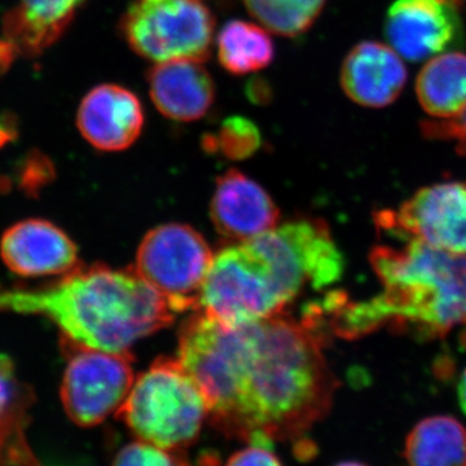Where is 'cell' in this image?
Instances as JSON below:
<instances>
[{
    "label": "cell",
    "mask_w": 466,
    "mask_h": 466,
    "mask_svg": "<svg viewBox=\"0 0 466 466\" xmlns=\"http://www.w3.org/2000/svg\"><path fill=\"white\" fill-rule=\"evenodd\" d=\"M375 222L383 231L408 241L466 256V184L444 182L425 187L398 210L376 213Z\"/></svg>",
    "instance_id": "30bf717a"
},
{
    "label": "cell",
    "mask_w": 466,
    "mask_h": 466,
    "mask_svg": "<svg viewBox=\"0 0 466 466\" xmlns=\"http://www.w3.org/2000/svg\"><path fill=\"white\" fill-rule=\"evenodd\" d=\"M288 305L265 257L244 241L214 256L198 309L225 327L238 328L283 314Z\"/></svg>",
    "instance_id": "5b68a950"
},
{
    "label": "cell",
    "mask_w": 466,
    "mask_h": 466,
    "mask_svg": "<svg viewBox=\"0 0 466 466\" xmlns=\"http://www.w3.org/2000/svg\"><path fill=\"white\" fill-rule=\"evenodd\" d=\"M0 257L14 274L24 278L66 275L78 265V248L54 223L26 219L3 233Z\"/></svg>",
    "instance_id": "7c38bea8"
},
{
    "label": "cell",
    "mask_w": 466,
    "mask_h": 466,
    "mask_svg": "<svg viewBox=\"0 0 466 466\" xmlns=\"http://www.w3.org/2000/svg\"><path fill=\"white\" fill-rule=\"evenodd\" d=\"M112 466H192L179 451L159 449L137 441L116 452Z\"/></svg>",
    "instance_id": "cb8c5ba5"
},
{
    "label": "cell",
    "mask_w": 466,
    "mask_h": 466,
    "mask_svg": "<svg viewBox=\"0 0 466 466\" xmlns=\"http://www.w3.org/2000/svg\"><path fill=\"white\" fill-rule=\"evenodd\" d=\"M116 415L137 441L180 451L198 441L208 407L200 385L182 361L161 358L135 380Z\"/></svg>",
    "instance_id": "277c9868"
},
{
    "label": "cell",
    "mask_w": 466,
    "mask_h": 466,
    "mask_svg": "<svg viewBox=\"0 0 466 466\" xmlns=\"http://www.w3.org/2000/svg\"><path fill=\"white\" fill-rule=\"evenodd\" d=\"M251 16L267 30L284 36L305 33L314 24L325 0H244Z\"/></svg>",
    "instance_id": "7402d4cb"
},
{
    "label": "cell",
    "mask_w": 466,
    "mask_h": 466,
    "mask_svg": "<svg viewBox=\"0 0 466 466\" xmlns=\"http://www.w3.org/2000/svg\"><path fill=\"white\" fill-rule=\"evenodd\" d=\"M86 0H20L3 17V34L18 54L36 56L58 41Z\"/></svg>",
    "instance_id": "e0dca14e"
},
{
    "label": "cell",
    "mask_w": 466,
    "mask_h": 466,
    "mask_svg": "<svg viewBox=\"0 0 466 466\" xmlns=\"http://www.w3.org/2000/svg\"><path fill=\"white\" fill-rule=\"evenodd\" d=\"M0 312L50 319L69 345L110 352H128L177 314L135 269L106 266L75 269L48 287L0 288Z\"/></svg>",
    "instance_id": "3957f363"
},
{
    "label": "cell",
    "mask_w": 466,
    "mask_h": 466,
    "mask_svg": "<svg viewBox=\"0 0 466 466\" xmlns=\"http://www.w3.org/2000/svg\"><path fill=\"white\" fill-rule=\"evenodd\" d=\"M334 466H368V465L363 464V462H359V461H342V462H339V464H337Z\"/></svg>",
    "instance_id": "f546056e"
},
{
    "label": "cell",
    "mask_w": 466,
    "mask_h": 466,
    "mask_svg": "<svg viewBox=\"0 0 466 466\" xmlns=\"http://www.w3.org/2000/svg\"><path fill=\"white\" fill-rule=\"evenodd\" d=\"M421 127L426 137L456 143L460 155H466V109L453 118L425 121Z\"/></svg>",
    "instance_id": "d4e9b609"
},
{
    "label": "cell",
    "mask_w": 466,
    "mask_h": 466,
    "mask_svg": "<svg viewBox=\"0 0 466 466\" xmlns=\"http://www.w3.org/2000/svg\"><path fill=\"white\" fill-rule=\"evenodd\" d=\"M34 392L20 381L14 363L0 355V466H43L26 440Z\"/></svg>",
    "instance_id": "ac0fdd59"
},
{
    "label": "cell",
    "mask_w": 466,
    "mask_h": 466,
    "mask_svg": "<svg viewBox=\"0 0 466 466\" xmlns=\"http://www.w3.org/2000/svg\"><path fill=\"white\" fill-rule=\"evenodd\" d=\"M327 339L305 317L228 328L198 314L180 330L177 359L200 385L218 431L272 447L300 440L329 413L339 382L325 359Z\"/></svg>",
    "instance_id": "6da1fadb"
},
{
    "label": "cell",
    "mask_w": 466,
    "mask_h": 466,
    "mask_svg": "<svg viewBox=\"0 0 466 466\" xmlns=\"http://www.w3.org/2000/svg\"><path fill=\"white\" fill-rule=\"evenodd\" d=\"M202 61L157 63L148 72L150 99L158 112L179 122L202 118L216 99V86Z\"/></svg>",
    "instance_id": "2e32d148"
},
{
    "label": "cell",
    "mask_w": 466,
    "mask_h": 466,
    "mask_svg": "<svg viewBox=\"0 0 466 466\" xmlns=\"http://www.w3.org/2000/svg\"><path fill=\"white\" fill-rule=\"evenodd\" d=\"M17 55L16 47L8 39H0V76L8 72Z\"/></svg>",
    "instance_id": "4316f807"
},
{
    "label": "cell",
    "mask_w": 466,
    "mask_h": 466,
    "mask_svg": "<svg viewBox=\"0 0 466 466\" xmlns=\"http://www.w3.org/2000/svg\"><path fill=\"white\" fill-rule=\"evenodd\" d=\"M382 290L351 300L342 291L315 303L325 329L345 339L390 328L422 339H443L455 329L466 346V256L433 249L419 241L380 245L370 256Z\"/></svg>",
    "instance_id": "7a4b0ae2"
},
{
    "label": "cell",
    "mask_w": 466,
    "mask_h": 466,
    "mask_svg": "<svg viewBox=\"0 0 466 466\" xmlns=\"http://www.w3.org/2000/svg\"><path fill=\"white\" fill-rule=\"evenodd\" d=\"M76 126L94 148L103 152L130 148L143 131L142 103L122 86H96L82 100Z\"/></svg>",
    "instance_id": "4fadbf2b"
},
{
    "label": "cell",
    "mask_w": 466,
    "mask_h": 466,
    "mask_svg": "<svg viewBox=\"0 0 466 466\" xmlns=\"http://www.w3.org/2000/svg\"><path fill=\"white\" fill-rule=\"evenodd\" d=\"M226 466H283L272 447L248 444L245 449L233 453Z\"/></svg>",
    "instance_id": "484cf974"
},
{
    "label": "cell",
    "mask_w": 466,
    "mask_h": 466,
    "mask_svg": "<svg viewBox=\"0 0 466 466\" xmlns=\"http://www.w3.org/2000/svg\"><path fill=\"white\" fill-rule=\"evenodd\" d=\"M210 217L220 235L244 242L278 226L279 210L259 184L228 170L217 179Z\"/></svg>",
    "instance_id": "5bb4252c"
},
{
    "label": "cell",
    "mask_w": 466,
    "mask_h": 466,
    "mask_svg": "<svg viewBox=\"0 0 466 466\" xmlns=\"http://www.w3.org/2000/svg\"><path fill=\"white\" fill-rule=\"evenodd\" d=\"M386 38L401 58H433L458 45L461 21L447 0H397L386 15Z\"/></svg>",
    "instance_id": "8fae6325"
},
{
    "label": "cell",
    "mask_w": 466,
    "mask_h": 466,
    "mask_svg": "<svg viewBox=\"0 0 466 466\" xmlns=\"http://www.w3.org/2000/svg\"><path fill=\"white\" fill-rule=\"evenodd\" d=\"M207 146L208 150H219L228 158H247L259 148V128L245 116H229L216 137H208Z\"/></svg>",
    "instance_id": "603a6c76"
},
{
    "label": "cell",
    "mask_w": 466,
    "mask_h": 466,
    "mask_svg": "<svg viewBox=\"0 0 466 466\" xmlns=\"http://www.w3.org/2000/svg\"><path fill=\"white\" fill-rule=\"evenodd\" d=\"M275 48L265 27L247 21L227 23L218 35V57L227 72L249 75L265 69L274 60Z\"/></svg>",
    "instance_id": "44dd1931"
},
{
    "label": "cell",
    "mask_w": 466,
    "mask_h": 466,
    "mask_svg": "<svg viewBox=\"0 0 466 466\" xmlns=\"http://www.w3.org/2000/svg\"><path fill=\"white\" fill-rule=\"evenodd\" d=\"M60 397L67 417L81 428H94L116 413L133 389L135 379L128 352L70 345Z\"/></svg>",
    "instance_id": "9c48e42d"
},
{
    "label": "cell",
    "mask_w": 466,
    "mask_h": 466,
    "mask_svg": "<svg viewBox=\"0 0 466 466\" xmlns=\"http://www.w3.org/2000/svg\"><path fill=\"white\" fill-rule=\"evenodd\" d=\"M214 254L192 227L170 223L147 233L135 271L170 303L174 311L198 309Z\"/></svg>",
    "instance_id": "ba28073f"
},
{
    "label": "cell",
    "mask_w": 466,
    "mask_h": 466,
    "mask_svg": "<svg viewBox=\"0 0 466 466\" xmlns=\"http://www.w3.org/2000/svg\"><path fill=\"white\" fill-rule=\"evenodd\" d=\"M16 135V122L14 121V116L11 115L0 116V147L11 142Z\"/></svg>",
    "instance_id": "83f0119b"
},
{
    "label": "cell",
    "mask_w": 466,
    "mask_h": 466,
    "mask_svg": "<svg viewBox=\"0 0 466 466\" xmlns=\"http://www.w3.org/2000/svg\"><path fill=\"white\" fill-rule=\"evenodd\" d=\"M248 241L268 262L288 303L306 287L314 290L330 287L341 280L345 271L341 250L321 219L299 218Z\"/></svg>",
    "instance_id": "52a82bcc"
},
{
    "label": "cell",
    "mask_w": 466,
    "mask_h": 466,
    "mask_svg": "<svg viewBox=\"0 0 466 466\" xmlns=\"http://www.w3.org/2000/svg\"><path fill=\"white\" fill-rule=\"evenodd\" d=\"M121 29L131 50L147 60L204 61L216 21L204 0H133Z\"/></svg>",
    "instance_id": "8992f818"
},
{
    "label": "cell",
    "mask_w": 466,
    "mask_h": 466,
    "mask_svg": "<svg viewBox=\"0 0 466 466\" xmlns=\"http://www.w3.org/2000/svg\"><path fill=\"white\" fill-rule=\"evenodd\" d=\"M410 466H466V429L451 416H431L410 431L404 446Z\"/></svg>",
    "instance_id": "ffe728a7"
},
{
    "label": "cell",
    "mask_w": 466,
    "mask_h": 466,
    "mask_svg": "<svg viewBox=\"0 0 466 466\" xmlns=\"http://www.w3.org/2000/svg\"><path fill=\"white\" fill-rule=\"evenodd\" d=\"M447 2L453 3V5H456V2H460V0H447Z\"/></svg>",
    "instance_id": "4dcf8cb0"
},
{
    "label": "cell",
    "mask_w": 466,
    "mask_h": 466,
    "mask_svg": "<svg viewBox=\"0 0 466 466\" xmlns=\"http://www.w3.org/2000/svg\"><path fill=\"white\" fill-rule=\"evenodd\" d=\"M458 397L460 407H461V410H464L466 415V370L462 372V375L460 376L458 383Z\"/></svg>",
    "instance_id": "f1b7e54d"
},
{
    "label": "cell",
    "mask_w": 466,
    "mask_h": 466,
    "mask_svg": "<svg viewBox=\"0 0 466 466\" xmlns=\"http://www.w3.org/2000/svg\"><path fill=\"white\" fill-rule=\"evenodd\" d=\"M406 82V66L391 46L361 42L343 61V91L359 106L370 108L390 106L403 91Z\"/></svg>",
    "instance_id": "9a60e30c"
},
{
    "label": "cell",
    "mask_w": 466,
    "mask_h": 466,
    "mask_svg": "<svg viewBox=\"0 0 466 466\" xmlns=\"http://www.w3.org/2000/svg\"><path fill=\"white\" fill-rule=\"evenodd\" d=\"M417 99L429 116L453 118L466 109V55L441 54L422 67L416 82Z\"/></svg>",
    "instance_id": "d6986e66"
}]
</instances>
